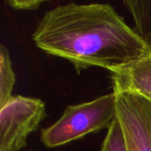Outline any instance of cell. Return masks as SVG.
<instances>
[{
    "instance_id": "6da1fadb",
    "label": "cell",
    "mask_w": 151,
    "mask_h": 151,
    "mask_svg": "<svg viewBox=\"0 0 151 151\" xmlns=\"http://www.w3.org/2000/svg\"><path fill=\"white\" fill-rule=\"evenodd\" d=\"M32 39L49 55L70 61L77 73L111 70L151 53V48L109 4L58 5L45 12Z\"/></svg>"
},
{
    "instance_id": "7a4b0ae2",
    "label": "cell",
    "mask_w": 151,
    "mask_h": 151,
    "mask_svg": "<svg viewBox=\"0 0 151 151\" xmlns=\"http://www.w3.org/2000/svg\"><path fill=\"white\" fill-rule=\"evenodd\" d=\"M116 118L117 94L113 91L90 102L68 105L58 120L42 130L41 141L50 149L60 147L109 128Z\"/></svg>"
},
{
    "instance_id": "3957f363",
    "label": "cell",
    "mask_w": 151,
    "mask_h": 151,
    "mask_svg": "<svg viewBox=\"0 0 151 151\" xmlns=\"http://www.w3.org/2000/svg\"><path fill=\"white\" fill-rule=\"evenodd\" d=\"M46 116L39 98L13 96L0 109V151H19Z\"/></svg>"
},
{
    "instance_id": "277c9868",
    "label": "cell",
    "mask_w": 151,
    "mask_h": 151,
    "mask_svg": "<svg viewBox=\"0 0 151 151\" xmlns=\"http://www.w3.org/2000/svg\"><path fill=\"white\" fill-rule=\"evenodd\" d=\"M117 94V118L128 151H151V102L130 92Z\"/></svg>"
},
{
    "instance_id": "5b68a950",
    "label": "cell",
    "mask_w": 151,
    "mask_h": 151,
    "mask_svg": "<svg viewBox=\"0 0 151 151\" xmlns=\"http://www.w3.org/2000/svg\"><path fill=\"white\" fill-rule=\"evenodd\" d=\"M110 73L114 92L135 93L151 102V53Z\"/></svg>"
},
{
    "instance_id": "8992f818",
    "label": "cell",
    "mask_w": 151,
    "mask_h": 151,
    "mask_svg": "<svg viewBox=\"0 0 151 151\" xmlns=\"http://www.w3.org/2000/svg\"><path fill=\"white\" fill-rule=\"evenodd\" d=\"M134 20V31L151 48V0L123 2Z\"/></svg>"
},
{
    "instance_id": "52a82bcc",
    "label": "cell",
    "mask_w": 151,
    "mask_h": 151,
    "mask_svg": "<svg viewBox=\"0 0 151 151\" xmlns=\"http://www.w3.org/2000/svg\"><path fill=\"white\" fill-rule=\"evenodd\" d=\"M15 73L12 68L7 48L0 46V109L13 96L12 90L15 84Z\"/></svg>"
},
{
    "instance_id": "ba28073f",
    "label": "cell",
    "mask_w": 151,
    "mask_h": 151,
    "mask_svg": "<svg viewBox=\"0 0 151 151\" xmlns=\"http://www.w3.org/2000/svg\"><path fill=\"white\" fill-rule=\"evenodd\" d=\"M101 151H128L121 125L116 118L108 128Z\"/></svg>"
},
{
    "instance_id": "9c48e42d",
    "label": "cell",
    "mask_w": 151,
    "mask_h": 151,
    "mask_svg": "<svg viewBox=\"0 0 151 151\" xmlns=\"http://www.w3.org/2000/svg\"><path fill=\"white\" fill-rule=\"evenodd\" d=\"M46 3L42 0H9L6 4L14 10H36L41 4Z\"/></svg>"
},
{
    "instance_id": "30bf717a",
    "label": "cell",
    "mask_w": 151,
    "mask_h": 151,
    "mask_svg": "<svg viewBox=\"0 0 151 151\" xmlns=\"http://www.w3.org/2000/svg\"><path fill=\"white\" fill-rule=\"evenodd\" d=\"M29 151H32V150H29Z\"/></svg>"
}]
</instances>
